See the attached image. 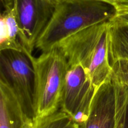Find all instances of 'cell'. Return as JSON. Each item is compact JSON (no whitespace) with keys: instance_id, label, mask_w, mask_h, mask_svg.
I'll list each match as a JSON object with an SVG mask.
<instances>
[{"instance_id":"6da1fadb","label":"cell","mask_w":128,"mask_h":128,"mask_svg":"<svg viewBox=\"0 0 128 128\" xmlns=\"http://www.w3.org/2000/svg\"><path fill=\"white\" fill-rule=\"evenodd\" d=\"M116 13V6L100 0H56L52 17L36 48L48 52L87 28L111 21Z\"/></svg>"},{"instance_id":"7a4b0ae2","label":"cell","mask_w":128,"mask_h":128,"mask_svg":"<svg viewBox=\"0 0 128 128\" xmlns=\"http://www.w3.org/2000/svg\"><path fill=\"white\" fill-rule=\"evenodd\" d=\"M111 21L87 28L56 47L66 58L69 66L83 68L97 90L112 77L109 51Z\"/></svg>"},{"instance_id":"3957f363","label":"cell","mask_w":128,"mask_h":128,"mask_svg":"<svg viewBox=\"0 0 128 128\" xmlns=\"http://www.w3.org/2000/svg\"><path fill=\"white\" fill-rule=\"evenodd\" d=\"M35 72V117L41 118L60 110L69 70L68 61L58 48L32 58Z\"/></svg>"},{"instance_id":"277c9868","label":"cell","mask_w":128,"mask_h":128,"mask_svg":"<svg viewBox=\"0 0 128 128\" xmlns=\"http://www.w3.org/2000/svg\"><path fill=\"white\" fill-rule=\"evenodd\" d=\"M33 56L25 51H0V81L12 91L24 113L35 121Z\"/></svg>"},{"instance_id":"5b68a950","label":"cell","mask_w":128,"mask_h":128,"mask_svg":"<svg viewBox=\"0 0 128 128\" xmlns=\"http://www.w3.org/2000/svg\"><path fill=\"white\" fill-rule=\"evenodd\" d=\"M18 24L20 38L30 54L52 16L56 0H11Z\"/></svg>"},{"instance_id":"8992f818","label":"cell","mask_w":128,"mask_h":128,"mask_svg":"<svg viewBox=\"0 0 128 128\" xmlns=\"http://www.w3.org/2000/svg\"><path fill=\"white\" fill-rule=\"evenodd\" d=\"M97 89L88 74L80 65L70 66L62 93L60 110L78 125L87 120Z\"/></svg>"},{"instance_id":"52a82bcc","label":"cell","mask_w":128,"mask_h":128,"mask_svg":"<svg viewBox=\"0 0 128 128\" xmlns=\"http://www.w3.org/2000/svg\"><path fill=\"white\" fill-rule=\"evenodd\" d=\"M117 93L113 78L102 84L96 91L87 120L79 128H116Z\"/></svg>"},{"instance_id":"ba28073f","label":"cell","mask_w":128,"mask_h":128,"mask_svg":"<svg viewBox=\"0 0 128 128\" xmlns=\"http://www.w3.org/2000/svg\"><path fill=\"white\" fill-rule=\"evenodd\" d=\"M0 128H36L10 88L0 81Z\"/></svg>"},{"instance_id":"9c48e42d","label":"cell","mask_w":128,"mask_h":128,"mask_svg":"<svg viewBox=\"0 0 128 128\" xmlns=\"http://www.w3.org/2000/svg\"><path fill=\"white\" fill-rule=\"evenodd\" d=\"M1 2L3 10L0 18V51L10 50L26 52L20 41L18 24L12 1L1 0Z\"/></svg>"},{"instance_id":"30bf717a","label":"cell","mask_w":128,"mask_h":128,"mask_svg":"<svg viewBox=\"0 0 128 128\" xmlns=\"http://www.w3.org/2000/svg\"><path fill=\"white\" fill-rule=\"evenodd\" d=\"M110 59L111 64L118 60H128V24L114 19L110 28Z\"/></svg>"},{"instance_id":"8fae6325","label":"cell","mask_w":128,"mask_h":128,"mask_svg":"<svg viewBox=\"0 0 128 128\" xmlns=\"http://www.w3.org/2000/svg\"><path fill=\"white\" fill-rule=\"evenodd\" d=\"M35 123L36 128H79L73 119L61 110L46 117L36 119Z\"/></svg>"},{"instance_id":"7c38bea8","label":"cell","mask_w":128,"mask_h":128,"mask_svg":"<svg viewBox=\"0 0 128 128\" xmlns=\"http://www.w3.org/2000/svg\"><path fill=\"white\" fill-rule=\"evenodd\" d=\"M114 81L117 93L116 128H128V89Z\"/></svg>"},{"instance_id":"4fadbf2b","label":"cell","mask_w":128,"mask_h":128,"mask_svg":"<svg viewBox=\"0 0 128 128\" xmlns=\"http://www.w3.org/2000/svg\"><path fill=\"white\" fill-rule=\"evenodd\" d=\"M111 66L112 78L128 89V60H118Z\"/></svg>"},{"instance_id":"5bb4252c","label":"cell","mask_w":128,"mask_h":128,"mask_svg":"<svg viewBox=\"0 0 128 128\" xmlns=\"http://www.w3.org/2000/svg\"><path fill=\"white\" fill-rule=\"evenodd\" d=\"M116 8L117 13L114 19L121 23L128 24V5H117Z\"/></svg>"},{"instance_id":"9a60e30c","label":"cell","mask_w":128,"mask_h":128,"mask_svg":"<svg viewBox=\"0 0 128 128\" xmlns=\"http://www.w3.org/2000/svg\"><path fill=\"white\" fill-rule=\"evenodd\" d=\"M100 1H104V2H108V3L111 4H112V5H114V6H116V3H115V2L114 0H100Z\"/></svg>"}]
</instances>
